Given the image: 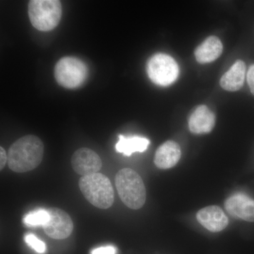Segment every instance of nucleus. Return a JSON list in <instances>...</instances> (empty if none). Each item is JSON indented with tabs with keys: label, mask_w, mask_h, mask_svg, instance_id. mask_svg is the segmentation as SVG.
<instances>
[{
	"label": "nucleus",
	"mask_w": 254,
	"mask_h": 254,
	"mask_svg": "<svg viewBox=\"0 0 254 254\" xmlns=\"http://www.w3.org/2000/svg\"><path fill=\"white\" fill-rule=\"evenodd\" d=\"M44 145L34 135L21 137L10 147L8 166L15 173H27L36 168L43 160Z\"/></svg>",
	"instance_id": "f257e3e1"
},
{
	"label": "nucleus",
	"mask_w": 254,
	"mask_h": 254,
	"mask_svg": "<svg viewBox=\"0 0 254 254\" xmlns=\"http://www.w3.org/2000/svg\"><path fill=\"white\" fill-rule=\"evenodd\" d=\"M115 185L122 201L128 208L138 210L146 200V190L141 176L131 168H124L117 173Z\"/></svg>",
	"instance_id": "f03ea898"
},
{
	"label": "nucleus",
	"mask_w": 254,
	"mask_h": 254,
	"mask_svg": "<svg viewBox=\"0 0 254 254\" xmlns=\"http://www.w3.org/2000/svg\"><path fill=\"white\" fill-rule=\"evenodd\" d=\"M78 184L86 199L96 208L108 209L113 205L115 200L113 185L103 174L82 177Z\"/></svg>",
	"instance_id": "7ed1b4c3"
},
{
	"label": "nucleus",
	"mask_w": 254,
	"mask_h": 254,
	"mask_svg": "<svg viewBox=\"0 0 254 254\" xmlns=\"http://www.w3.org/2000/svg\"><path fill=\"white\" fill-rule=\"evenodd\" d=\"M63 7L58 0H32L28 4V16L33 27L50 31L59 24Z\"/></svg>",
	"instance_id": "20e7f679"
},
{
	"label": "nucleus",
	"mask_w": 254,
	"mask_h": 254,
	"mask_svg": "<svg viewBox=\"0 0 254 254\" xmlns=\"http://www.w3.org/2000/svg\"><path fill=\"white\" fill-rule=\"evenodd\" d=\"M88 76L86 64L74 57H64L55 65V77L58 84L74 89L81 86Z\"/></svg>",
	"instance_id": "39448f33"
},
{
	"label": "nucleus",
	"mask_w": 254,
	"mask_h": 254,
	"mask_svg": "<svg viewBox=\"0 0 254 254\" xmlns=\"http://www.w3.org/2000/svg\"><path fill=\"white\" fill-rule=\"evenodd\" d=\"M148 76L155 84L168 86L178 78L180 68L170 55L159 53L152 56L147 64Z\"/></svg>",
	"instance_id": "423d86ee"
},
{
	"label": "nucleus",
	"mask_w": 254,
	"mask_h": 254,
	"mask_svg": "<svg viewBox=\"0 0 254 254\" xmlns=\"http://www.w3.org/2000/svg\"><path fill=\"white\" fill-rule=\"evenodd\" d=\"M49 220L43 226L48 236L55 240H64L72 233L73 224L71 217L62 209L50 208L48 209Z\"/></svg>",
	"instance_id": "0eeeda50"
},
{
	"label": "nucleus",
	"mask_w": 254,
	"mask_h": 254,
	"mask_svg": "<svg viewBox=\"0 0 254 254\" xmlns=\"http://www.w3.org/2000/svg\"><path fill=\"white\" fill-rule=\"evenodd\" d=\"M102 165L99 155L89 148H80L76 150L71 157L73 170L83 177L98 173Z\"/></svg>",
	"instance_id": "6e6552de"
},
{
	"label": "nucleus",
	"mask_w": 254,
	"mask_h": 254,
	"mask_svg": "<svg viewBox=\"0 0 254 254\" xmlns=\"http://www.w3.org/2000/svg\"><path fill=\"white\" fill-rule=\"evenodd\" d=\"M225 208L232 217L247 222H254V200L242 193L230 195L225 202Z\"/></svg>",
	"instance_id": "1a4fd4ad"
},
{
	"label": "nucleus",
	"mask_w": 254,
	"mask_h": 254,
	"mask_svg": "<svg viewBox=\"0 0 254 254\" xmlns=\"http://www.w3.org/2000/svg\"><path fill=\"white\" fill-rule=\"evenodd\" d=\"M196 219L202 226L212 232H221L229 224L226 214L217 205H210L200 209L196 214Z\"/></svg>",
	"instance_id": "9d476101"
},
{
	"label": "nucleus",
	"mask_w": 254,
	"mask_h": 254,
	"mask_svg": "<svg viewBox=\"0 0 254 254\" xmlns=\"http://www.w3.org/2000/svg\"><path fill=\"white\" fill-rule=\"evenodd\" d=\"M215 114L205 105H200L195 108L189 118V128L194 134L210 133L215 125Z\"/></svg>",
	"instance_id": "9b49d317"
},
{
	"label": "nucleus",
	"mask_w": 254,
	"mask_h": 254,
	"mask_svg": "<svg viewBox=\"0 0 254 254\" xmlns=\"http://www.w3.org/2000/svg\"><path fill=\"white\" fill-rule=\"evenodd\" d=\"M181 148L176 142L168 141L157 149L154 163L157 168L168 170L175 167L181 158Z\"/></svg>",
	"instance_id": "f8f14e48"
},
{
	"label": "nucleus",
	"mask_w": 254,
	"mask_h": 254,
	"mask_svg": "<svg viewBox=\"0 0 254 254\" xmlns=\"http://www.w3.org/2000/svg\"><path fill=\"white\" fill-rule=\"evenodd\" d=\"M223 51L222 42L218 37H208L195 50V60L200 64L210 63L220 58Z\"/></svg>",
	"instance_id": "ddd939ff"
},
{
	"label": "nucleus",
	"mask_w": 254,
	"mask_h": 254,
	"mask_svg": "<svg viewBox=\"0 0 254 254\" xmlns=\"http://www.w3.org/2000/svg\"><path fill=\"white\" fill-rule=\"evenodd\" d=\"M246 64L242 60H238L227 71L220 79V84L227 91H237L245 83Z\"/></svg>",
	"instance_id": "4468645a"
},
{
	"label": "nucleus",
	"mask_w": 254,
	"mask_h": 254,
	"mask_svg": "<svg viewBox=\"0 0 254 254\" xmlns=\"http://www.w3.org/2000/svg\"><path fill=\"white\" fill-rule=\"evenodd\" d=\"M150 141L148 138L141 136H125L119 135V141L115 145L118 153H123L126 156H130L132 153L146 150Z\"/></svg>",
	"instance_id": "2eb2a0df"
},
{
	"label": "nucleus",
	"mask_w": 254,
	"mask_h": 254,
	"mask_svg": "<svg viewBox=\"0 0 254 254\" xmlns=\"http://www.w3.org/2000/svg\"><path fill=\"white\" fill-rule=\"evenodd\" d=\"M49 218L48 210L40 209V210L27 214L23 218V222L28 226L43 227L48 222Z\"/></svg>",
	"instance_id": "dca6fc26"
},
{
	"label": "nucleus",
	"mask_w": 254,
	"mask_h": 254,
	"mask_svg": "<svg viewBox=\"0 0 254 254\" xmlns=\"http://www.w3.org/2000/svg\"><path fill=\"white\" fill-rule=\"evenodd\" d=\"M25 242L31 248L36 251L37 253L44 254L46 252V244L33 234H28L25 236Z\"/></svg>",
	"instance_id": "f3484780"
},
{
	"label": "nucleus",
	"mask_w": 254,
	"mask_h": 254,
	"mask_svg": "<svg viewBox=\"0 0 254 254\" xmlns=\"http://www.w3.org/2000/svg\"><path fill=\"white\" fill-rule=\"evenodd\" d=\"M117 250L113 246L99 247L92 251L91 254H116Z\"/></svg>",
	"instance_id": "a211bd4d"
},
{
	"label": "nucleus",
	"mask_w": 254,
	"mask_h": 254,
	"mask_svg": "<svg viewBox=\"0 0 254 254\" xmlns=\"http://www.w3.org/2000/svg\"><path fill=\"white\" fill-rule=\"evenodd\" d=\"M247 82L250 86L251 92L254 95V64H252L249 68L247 72Z\"/></svg>",
	"instance_id": "6ab92c4d"
},
{
	"label": "nucleus",
	"mask_w": 254,
	"mask_h": 254,
	"mask_svg": "<svg viewBox=\"0 0 254 254\" xmlns=\"http://www.w3.org/2000/svg\"><path fill=\"white\" fill-rule=\"evenodd\" d=\"M8 162V155H6V151L2 147L0 148V170L4 168L5 165Z\"/></svg>",
	"instance_id": "aec40b11"
}]
</instances>
